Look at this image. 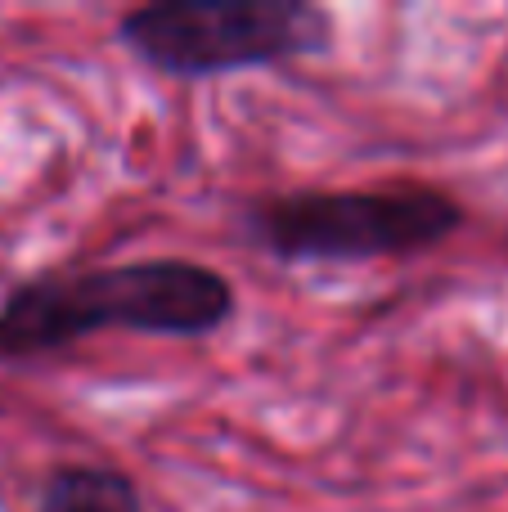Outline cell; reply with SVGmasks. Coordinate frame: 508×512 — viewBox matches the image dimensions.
Segmentation results:
<instances>
[{"mask_svg":"<svg viewBox=\"0 0 508 512\" xmlns=\"http://www.w3.org/2000/svg\"><path fill=\"white\" fill-rule=\"evenodd\" d=\"M230 315V283L189 261L117 265V270L45 279L0 310V355H32L77 342L95 328L207 333Z\"/></svg>","mask_w":508,"mask_h":512,"instance_id":"1","label":"cell"},{"mask_svg":"<svg viewBox=\"0 0 508 512\" xmlns=\"http://www.w3.org/2000/svg\"><path fill=\"white\" fill-rule=\"evenodd\" d=\"M324 14L297 0H171L135 9L122 36L135 54L167 72H203L275 63L324 41Z\"/></svg>","mask_w":508,"mask_h":512,"instance_id":"2","label":"cell"},{"mask_svg":"<svg viewBox=\"0 0 508 512\" xmlns=\"http://www.w3.org/2000/svg\"><path fill=\"white\" fill-rule=\"evenodd\" d=\"M459 207L441 194H302L261 212V239L279 256H383L446 239Z\"/></svg>","mask_w":508,"mask_h":512,"instance_id":"3","label":"cell"},{"mask_svg":"<svg viewBox=\"0 0 508 512\" xmlns=\"http://www.w3.org/2000/svg\"><path fill=\"white\" fill-rule=\"evenodd\" d=\"M45 512H140V499L117 472L68 468L45 490Z\"/></svg>","mask_w":508,"mask_h":512,"instance_id":"4","label":"cell"}]
</instances>
